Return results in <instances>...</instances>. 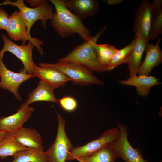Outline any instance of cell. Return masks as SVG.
<instances>
[{
    "label": "cell",
    "mask_w": 162,
    "mask_h": 162,
    "mask_svg": "<svg viewBox=\"0 0 162 162\" xmlns=\"http://www.w3.org/2000/svg\"><path fill=\"white\" fill-rule=\"evenodd\" d=\"M55 9L51 25L61 38H66L77 34L85 40L90 38V30L82 20L72 13L66 6L63 0H50Z\"/></svg>",
    "instance_id": "cell-1"
},
{
    "label": "cell",
    "mask_w": 162,
    "mask_h": 162,
    "mask_svg": "<svg viewBox=\"0 0 162 162\" xmlns=\"http://www.w3.org/2000/svg\"><path fill=\"white\" fill-rule=\"evenodd\" d=\"M107 26V25H105L94 36H91L81 44L74 46L66 56L58 59L57 62L75 63L92 71H106L100 63L93 44L97 42Z\"/></svg>",
    "instance_id": "cell-2"
},
{
    "label": "cell",
    "mask_w": 162,
    "mask_h": 162,
    "mask_svg": "<svg viewBox=\"0 0 162 162\" xmlns=\"http://www.w3.org/2000/svg\"><path fill=\"white\" fill-rule=\"evenodd\" d=\"M39 66L56 69L71 80L72 83L80 86H103L104 82L95 76L92 71L79 64L70 62L40 63Z\"/></svg>",
    "instance_id": "cell-3"
},
{
    "label": "cell",
    "mask_w": 162,
    "mask_h": 162,
    "mask_svg": "<svg viewBox=\"0 0 162 162\" xmlns=\"http://www.w3.org/2000/svg\"><path fill=\"white\" fill-rule=\"evenodd\" d=\"M7 5L16 7L19 9L26 22L28 34L30 37H32L30 31L34 24L40 20L41 26L46 29L47 22L49 20H52L54 13V8L48 4L47 1L37 8H29L25 4L23 0L15 2L5 0L0 4V6Z\"/></svg>",
    "instance_id": "cell-4"
},
{
    "label": "cell",
    "mask_w": 162,
    "mask_h": 162,
    "mask_svg": "<svg viewBox=\"0 0 162 162\" xmlns=\"http://www.w3.org/2000/svg\"><path fill=\"white\" fill-rule=\"evenodd\" d=\"M58 128L56 138L45 152L48 162H66L68 152L74 147L65 131V121L57 113Z\"/></svg>",
    "instance_id": "cell-5"
},
{
    "label": "cell",
    "mask_w": 162,
    "mask_h": 162,
    "mask_svg": "<svg viewBox=\"0 0 162 162\" xmlns=\"http://www.w3.org/2000/svg\"><path fill=\"white\" fill-rule=\"evenodd\" d=\"M120 136L118 128H113L104 131L98 138L83 146L74 147L68 152L67 160H72L91 155L101 148L110 145Z\"/></svg>",
    "instance_id": "cell-6"
},
{
    "label": "cell",
    "mask_w": 162,
    "mask_h": 162,
    "mask_svg": "<svg viewBox=\"0 0 162 162\" xmlns=\"http://www.w3.org/2000/svg\"><path fill=\"white\" fill-rule=\"evenodd\" d=\"M12 40H22L21 45L26 44L28 40L32 42L42 56L44 54L41 46L43 41L36 37L29 36L28 34L26 22L19 11H15L9 16L8 23L5 30Z\"/></svg>",
    "instance_id": "cell-7"
},
{
    "label": "cell",
    "mask_w": 162,
    "mask_h": 162,
    "mask_svg": "<svg viewBox=\"0 0 162 162\" xmlns=\"http://www.w3.org/2000/svg\"><path fill=\"white\" fill-rule=\"evenodd\" d=\"M2 39L4 45L0 51V57L3 58L4 53L10 52L14 55L22 62L24 67L20 70L30 75H33V68L35 64L33 58V51L34 46L28 41L27 44L19 45L11 40L5 34H2Z\"/></svg>",
    "instance_id": "cell-8"
},
{
    "label": "cell",
    "mask_w": 162,
    "mask_h": 162,
    "mask_svg": "<svg viewBox=\"0 0 162 162\" xmlns=\"http://www.w3.org/2000/svg\"><path fill=\"white\" fill-rule=\"evenodd\" d=\"M118 127L119 136L111 144L118 158H121L125 162H148L144 158L141 151L133 148L130 144L128 139L129 132L127 126L120 123Z\"/></svg>",
    "instance_id": "cell-9"
},
{
    "label": "cell",
    "mask_w": 162,
    "mask_h": 162,
    "mask_svg": "<svg viewBox=\"0 0 162 162\" xmlns=\"http://www.w3.org/2000/svg\"><path fill=\"white\" fill-rule=\"evenodd\" d=\"M0 57V88L9 91L13 93L15 98L21 101L22 98L19 93V88L21 84L26 80L34 77L20 70L16 73L9 70Z\"/></svg>",
    "instance_id": "cell-10"
},
{
    "label": "cell",
    "mask_w": 162,
    "mask_h": 162,
    "mask_svg": "<svg viewBox=\"0 0 162 162\" xmlns=\"http://www.w3.org/2000/svg\"><path fill=\"white\" fill-rule=\"evenodd\" d=\"M152 7L151 3L144 0L140 4L136 10L133 26V31L149 42Z\"/></svg>",
    "instance_id": "cell-11"
},
{
    "label": "cell",
    "mask_w": 162,
    "mask_h": 162,
    "mask_svg": "<svg viewBox=\"0 0 162 162\" xmlns=\"http://www.w3.org/2000/svg\"><path fill=\"white\" fill-rule=\"evenodd\" d=\"M34 111L33 107L21 104L17 112L10 116L0 118V130L12 134L23 127Z\"/></svg>",
    "instance_id": "cell-12"
},
{
    "label": "cell",
    "mask_w": 162,
    "mask_h": 162,
    "mask_svg": "<svg viewBox=\"0 0 162 162\" xmlns=\"http://www.w3.org/2000/svg\"><path fill=\"white\" fill-rule=\"evenodd\" d=\"M34 77L39 78L43 82L53 87L55 89L64 87L71 80L59 70L50 67L38 66L36 64L33 70Z\"/></svg>",
    "instance_id": "cell-13"
},
{
    "label": "cell",
    "mask_w": 162,
    "mask_h": 162,
    "mask_svg": "<svg viewBox=\"0 0 162 162\" xmlns=\"http://www.w3.org/2000/svg\"><path fill=\"white\" fill-rule=\"evenodd\" d=\"M161 40L160 37L155 44L148 43L146 45L145 58L139 70V75L148 76L153 68L162 63V51L159 46Z\"/></svg>",
    "instance_id": "cell-14"
},
{
    "label": "cell",
    "mask_w": 162,
    "mask_h": 162,
    "mask_svg": "<svg viewBox=\"0 0 162 162\" xmlns=\"http://www.w3.org/2000/svg\"><path fill=\"white\" fill-rule=\"evenodd\" d=\"M67 8L82 20L95 15L99 10V3L97 0H63Z\"/></svg>",
    "instance_id": "cell-15"
},
{
    "label": "cell",
    "mask_w": 162,
    "mask_h": 162,
    "mask_svg": "<svg viewBox=\"0 0 162 162\" xmlns=\"http://www.w3.org/2000/svg\"><path fill=\"white\" fill-rule=\"evenodd\" d=\"M134 44L132 50L127 58L126 63L128 65L130 76L138 74L142 64V55L148 42L138 35L134 38Z\"/></svg>",
    "instance_id": "cell-16"
},
{
    "label": "cell",
    "mask_w": 162,
    "mask_h": 162,
    "mask_svg": "<svg viewBox=\"0 0 162 162\" xmlns=\"http://www.w3.org/2000/svg\"><path fill=\"white\" fill-rule=\"evenodd\" d=\"M12 134L24 146L43 151V140L36 129L22 127Z\"/></svg>",
    "instance_id": "cell-17"
},
{
    "label": "cell",
    "mask_w": 162,
    "mask_h": 162,
    "mask_svg": "<svg viewBox=\"0 0 162 162\" xmlns=\"http://www.w3.org/2000/svg\"><path fill=\"white\" fill-rule=\"evenodd\" d=\"M159 80L152 76L136 75L130 76L126 80L120 81L118 83L123 85L135 86L139 95L145 97L148 94L152 87L161 84Z\"/></svg>",
    "instance_id": "cell-18"
},
{
    "label": "cell",
    "mask_w": 162,
    "mask_h": 162,
    "mask_svg": "<svg viewBox=\"0 0 162 162\" xmlns=\"http://www.w3.org/2000/svg\"><path fill=\"white\" fill-rule=\"evenodd\" d=\"M55 88L53 87L40 81L37 87L28 94V98L24 103V106H29L32 103L38 101H47L58 103L54 93Z\"/></svg>",
    "instance_id": "cell-19"
},
{
    "label": "cell",
    "mask_w": 162,
    "mask_h": 162,
    "mask_svg": "<svg viewBox=\"0 0 162 162\" xmlns=\"http://www.w3.org/2000/svg\"><path fill=\"white\" fill-rule=\"evenodd\" d=\"M152 11L149 39L155 40L162 34V0H154L151 3Z\"/></svg>",
    "instance_id": "cell-20"
},
{
    "label": "cell",
    "mask_w": 162,
    "mask_h": 162,
    "mask_svg": "<svg viewBox=\"0 0 162 162\" xmlns=\"http://www.w3.org/2000/svg\"><path fill=\"white\" fill-rule=\"evenodd\" d=\"M27 148L20 143L12 134L8 133L0 141V158L3 159L13 156L18 152Z\"/></svg>",
    "instance_id": "cell-21"
},
{
    "label": "cell",
    "mask_w": 162,
    "mask_h": 162,
    "mask_svg": "<svg viewBox=\"0 0 162 162\" xmlns=\"http://www.w3.org/2000/svg\"><path fill=\"white\" fill-rule=\"evenodd\" d=\"M11 162H48L45 152L27 148L19 151L13 156Z\"/></svg>",
    "instance_id": "cell-22"
},
{
    "label": "cell",
    "mask_w": 162,
    "mask_h": 162,
    "mask_svg": "<svg viewBox=\"0 0 162 162\" xmlns=\"http://www.w3.org/2000/svg\"><path fill=\"white\" fill-rule=\"evenodd\" d=\"M117 158L116 152L110 144L82 158L86 162H115Z\"/></svg>",
    "instance_id": "cell-23"
},
{
    "label": "cell",
    "mask_w": 162,
    "mask_h": 162,
    "mask_svg": "<svg viewBox=\"0 0 162 162\" xmlns=\"http://www.w3.org/2000/svg\"><path fill=\"white\" fill-rule=\"evenodd\" d=\"M93 46L100 63L106 70L112 57L118 49L107 44H98L95 42Z\"/></svg>",
    "instance_id": "cell-24"
},
{
    "label": "cell",
    "mask_w": 162,
    "mask_h": 162,
    "mask_svg": "<svg viewBox=\"0 0 162 162\" xmlns=\"http://www.w3.org/2000/svg\"><path fill=\"white\" fill-rule=\"evenodd\" d=\"M134 42V39L128 45L116 52L112 56L106 68V71L114 69L117 66L126 63V60L133 48Z\"/></svg>",
    "instance_id": "cell-25"
},
{
    "label": "cell",
    "mask_w": 162,
    "mask_h": 162,
    "mask_svg": "<svg viewBox=\"0 0 162 162\" xmlns=\"http://www.w3.org/2000/svg\"><path fill=\"white\" fill-rule=\"evenodd\" d=\"M62 108L65 111L71 112L74 111L77 106V103L73 97L67 96L57 99Z\"/></svg>",
    "instance_id": "cell-26"
},
{
    "label": "cell",
    "mask_w": 162,
    "mask_h": 162,
    "mask_svg": "<svg viewBox=\"0 0 162 162\" xmlns=\"http://www.w3.org/2000/svg\"><path fill=\"white\" fill-rule=\"evenodd\" d=\"M8 14L2 8H0V30H5L9 19Z\"/></svg>",
    "instance_id": "cell-27"
},
{
    "label": "cell",
    "mask_w": 162,
    "mask_h": 162,
    "mask_svg": "<svg viewBox=\"0 0 162 162\" xmlns=\"http://www.w3.org/2000/svg\"><path fill=\"white\" fill-rule=\"evenodd\" d=\"M26 1L32 8L40 7L47 2L46 0H27Z\"/></svg>",
    "instance_id": "cell-28"
},
{
    "label": "cell",
    "mask_w": 162,
    "mask_h": 162,
    "mask_svg": "<svg viewBox=\"0 0 162 162\" xmlns=\"http://www.w3.org/2000/svg\"><path fill=\"white\" fill-rule=\"evenodd\" d=\"M108 4L110 5H114L119 4L123 2V0H105Z\"/></svg>",
    "instance_id": "cell-29"
},
{
    "label": "cell",
    "mask_w": 162,
    "mask_h": 162,
    "mask_svg": "<svg viewBox=\"0 0 162 162\" xmlns=\"http://www.w3.org/2000/svg\"><path fill=\"white\" fill-rule=\"evenodd\" d=\"M8 134L5 130H0V141L5 137Z\"/></svg>",
    "instance_id": "cell-30"
},
{
    "label": "cell",
    "mask_w": 162,
    "mask_h": 162,
    "mask_svg": "<svg viewBox=\"0 0 162 162\" xmlns=\"http://www.w3.org/2000/svg\"><path fill=\"white\" fill-rule=\"evenodd\" d=\"M79 162H86L82 158H78L76 159Z\"/></svg>",
    "instance_id": "cell-31"
},
{
    "label": "cell",
    "mask_w": 162,
    "mask_h": 162,
    "mask_svg": "<svg viewBox=\"0 0 162 162\" xmlns=\"http://www.w3.org/2000/svg\"><path fill=\"white\" fill-rule=\"evenodd\" d=\"M159 162H162V161H161H161H160Z\"/></svg>",
    "instance_id": "cell-32"
}]
</instances>
